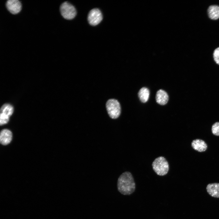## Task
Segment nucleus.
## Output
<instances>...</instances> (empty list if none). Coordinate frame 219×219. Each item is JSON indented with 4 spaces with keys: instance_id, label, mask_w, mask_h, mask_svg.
<instances>
[{
    "instance_id": "1",
    "label": "nucleus",
    "mask_w": 219,
    "mask_h": 219,
    "mask_svg": "<svg viewBox=\"0 0 219 219\" xmlns=\"http://www.w3.org/2000/svg\"><path fill=\"white\" fill-rule=\"evenodd\" d=\"M118 191L124 195H130L135 189V184L132 174L129 172L123 173L119 177L117 182Z\"/></svg>"
},
{
    "instance_id": "2",
    "label": "nucleus",
    "mask_w": 219,
    "mask_h": 219,
    "mask_svg": "<svg viewBox=\"0 0 219 219\" xmlns=\"http://www.w3.org/2000/svg\"><path fill=\"white\" fill-rule=\"evenodd\" d=\"M152 165L155 172L160 176L166 175L169 169L168 162L163 156H160L155 159L153 162Z\"/></svg>"
},
{
    "instance_id": "3",
    "label": "nucleus",
    "mask_w": 219,
    "mask_h": 219,
    "mask_svg": "<svg viewBox=\"0 0 219 219\" xmlns=\"http://www.w3.org/2000/svg\"><path fill=\"white\" fill-rule=\"evenodd\" d=\"M106 108L109 115L111 118L116 119L120 116L121 106L117 100L115 99H109L106 103Z\"/></svg>"
},
{
    "instance_id": "4",
    "label": "nucleus",
    "mask_w": 219,
    "mask_h": 219,
    "mask_svg": "<svg viewBox=\"0 0 219 219\" xmlns=\"http://www.w3.org/2000/svg\"><path fill=\"white\" fill-rule=\"evenodd\" d=\"M60 12L61 16L65 19H73L76 15V10L73 5L67 2L62 3L60 7Z\"/></svg>"
},
{
    "instance_id": "5",
    "label": "nucleus",
    "mask_w": 219,
    "mask_h": 219,
    "mask_svg": "<svg viewBox=\"0 0 219 219\" xmlns=\"http://www.w3.org/2000/svg\"><path fill=\"white\" fill-rule=\"evenodd\" d=\"M103 16L101 12L97 8H94L90 11L88 16V20L89 24L95 26L102 21Z\"/></svg>"
},
{
    "instance_id": "6",
    "label": "nucleus",
    "mask_w": 219,
    "mask_h": 219,
    "mask_svg": "<svg viewBox=\"0 0 219 219\" xmlns=\"http://www.w3.org/2000/svg\"><path fill=\"white\" fill-rule=\"evenodd\" d=\"M5 5L8 11L13 15L18 14L22 10V4L18 0H7Z\"/></svg>"
},
{
    "instance_id": "7",
    "label": "nucleus",
    "mask_w": 219,
    "mask_h": 219,
    "mask_svg": "<svg viewBox=\"0 0 219 219\" xmlns=\"http://www.w3.org/2000/svg\"><path fill=\"white\" fill-rule=\"evenodd\" d=\"M191 145L194 149L200 152L205 151L207 148L206 142L200 139H197L193 140L191 142Z\"/></svg>"
},
{
    "instance_id": "8",
    "label": "nucleus",
    "mask_w": 219,
    "mask_h": 219,
    "mask_svg": "<svg viewBox=\"0 0 219 219\" xmlns=\"http://www.w3.org/2000/svg\"><path fill=\"white\" fill-rule=\"evenodd\" d=\"M206 189L207 193L210 196L215 198H219V183L208 184Z\"/></svg>"
},
{
    "instance_id": "9",
    "label": "nucleus",
    "mask_w": 219,
    "mask_h": 219,
    "mask_svg": "<svg viewBox=\"0 0 219 219\" xmlns=\"http://www.w3.org/2000/svg\"><path fill=\"white\" fill-rule=\"evenodd\" d=\"M12 134L11 132L8 129H4L0 133V141L1 144L6 145L12 140Z\"/></svg>"
},
{
    "instance_id": "10",
    "label": "nucleus",
    "mask_w": 219,
    "mask_h": 219,
    "mask_svg": "<svg viewBox=\"0 0 219 219\" xmlns=\"http://www.w3.org/2000/svg\"><path fill=\"white\" fill-rule=\"evenodd\" d=\"M168 99V94L164 90L160 89L157 92L156 100L158 104L162 105H165L167 103Z\"/></svg>"
},
{
    "instance_id": "11",
    "label": "nucleus",
    "mask_w": 219,
    "mask_h": 219,
    "mask_svg": "<svg viewBox=\"0 0 219 219\" xmlns=\"http://www.w3.org/2000/svg\"><path fill=\"white\" fill-rule=\"evenodd\" d=\"M207 12L209 17L213 20L219 18V6L216 5L210 6L208 9Z\"/></svg>"
},
{
    "instance_id": "12",
    "label": "nucleus",
    "mask_w": 219,
    "mask_h": 219,
    "mask_svg": "<svg viewBox=\"0 0 219 219\" xmlns=\"http://www.w3.org/2000/svg\"><path fill=\"white\" fill-rule=\"evenodd\" d=\"M150 95V92L147 88L143 87L139 91L138 96L141 101L144 103L146 102L148 100Z\"/></svg>"
},
{
    "instance_id": "13",
    "label": "nucleus",
    "mask_w": 219,
    "mask_h": 219,
    "mask_svg": "<svg viewBox=\"0 0 219 219\" xmlns=\"http://www.w3.org/2000/svg\"><path fill=\"white\" fill-rule=\"evenodd\" d=\"M13 111L12 106L10 104H5L3 105L1 108V113L10 116Z\"/></svg>"
},
{
    "instance_id": "14",
    "label": "nucleus",
    "mask_w": 219,
    "mask_h": 219,
    "mask_svg": "<svg viewBox=\"0 0 219 219\" xmlns=\"http://www.w3.org/2000/svg\"><path fill=\"white\" fill-rule=\"evenodd\" d=\"M211 130L214 135L219 136V122H215L212 125Z\"/></svg>"
},
{
    "instance_id": "15",
    "label": "nucleus",
    "mask_w": 219,
    "mask_h": 219,
    "mask_svg": "<svg viewBox=\"0 0 219 219\" xmlns=\"http://www.w3.org/2000/svg\"><path fill=\"white\" fill-rule=\"evenodd\" d=\"M0 124L2 125L8 123L9 120V116L0 113Z\"/></svg>"
},
{
    "instance_id": "16",
    "label": "nucleus",
    "mask_w": 219,
    "mask_h": 219,
    "mask_svg": "<svg viewBox=\"0 0 219 219\" xmlns=\"http://www.w3.org/2000/svg\"><path fill=\"white\" fill-rule=\"evenodd\" d=\"M213 57L216 63L219 65V47L214 50L213 53Z\"/></svg>"
}]
</instances>
